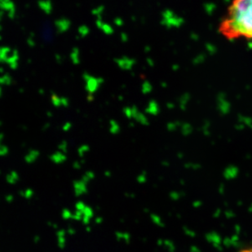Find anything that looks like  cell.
I'll return each mask as SVG.
<instances>
[{
  "instance_id": "2",
  "label": "cell",
  "mask_w": 252,
  "mask_h": 252,
  "mask_svg": "<svg viewBox=\"0 0 252 252\" xmlns=\"http://www.w3.org/2000/svg\"><path fill=\"white\" fill-rule=\"evenodd\" d=\"M239 252H252V248H244V249H242Z\"/></svg>"
},
{
  "instance_id": "1",
  "label": "cell",
  "mask_w": 252,
  "mask_h": 252,
  "mask_svg": "<svg viewBox=\"0 0 252 252\" xmlns=\"http://www.w3.org/2000/svg\"><path fill=\"white\" fill-rule=\"evenodd\" d=\"M220 32L229 40H252V0H232Z\"/></svg>"
}]
</instances>
